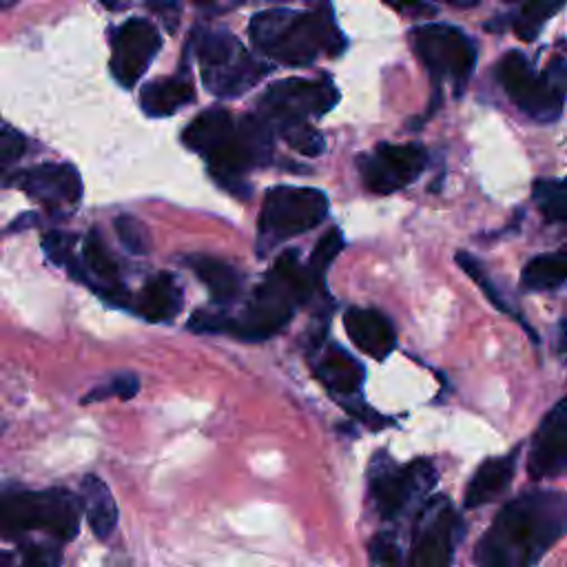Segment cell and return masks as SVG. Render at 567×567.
Segmentation results:
<instances>
[{
    "label": "cell",
    "mask_w": 567,
    "mask_h": 567,
    "mask_svg": "<svg viewBox=\"0 0 567 567\" xmlns=\"http://www.w3.org/2000/svg\"><path fill=\"white\" fill-rule=\"evenodd\" d=\"M436 483V467L427 458L394 463L383 450L370 461V494L383 518H394Z\"/></svg>",
    "instance_id": "obj_11"
},
{
    "label": "cell",
    "mask_w": 567,
    "mask_h": 567,
    "mask_svg": "<svg viewBox=\"0 0 567 567\" xmlns=\"http://www.w3.org/2000/svg\"><path fill=\"white\" fill-rule=\"evenodd\" d=\"M18 0H0V11H7L9 7H13Z\"/></svg>",
    "instance_id": "obj_41"
},
{
    "label": "cell",
    "mask_w": 567,
    "mask_h": 567,
    "mask_svg": "<svg viewBox=\"0 0 567 567\" xmlns=\"http://www.w3.org/2000/svg\"><path fill=\"white\" fill-rule=\"evenodd\" d=\"M412 44L436 89L452 80L456 93L463 91L476 64V47L465 31L452 24H423L412 31Z\"/></svg>",
    "instance_id": "obj_9"
},
{
    "label": "cell",
    "mask_w": 567,
    "mask_h": 567,
    "mask_svg": "<svg viewBox=\"0 0 567 567\" xmlns=\"http://www.w3.org/2000/svg\"><path fill=\"white\" fill-rule=\"evenodd\" d=\"M370 558L379 567H396L399 565V547L392 534H377L370 543Z\"/></svg>",
    "instance_id": "obj_37"
},
{
    "label": "cell",
    "mask_w": 567,
    "mask_h": 567,
    "mask_svg": "<svg viewBox=\"0 0 567 567\" xmlns=\"http://www.w3.org/2000/svg\"><path fill=\"white\" fill-rule=\"evenodd\" d=\"M275 2H281V0H275ZM284 2H286V0H284Z\"/></svg>",
    "instance_id": "obj_42"
},
{
    "label": "cell",
    "mask_w": 567,
    "mask_h": 567,
    "mask_svg": "<svg viewBox=\"0 0 567 567\" xmlns=\"http://www.w3.org/2000/svg\"><path fill=\"white\" fill-rule=\"evenodd\" d=\"M534 481L558 478L567 470V401L558 399L538 425L527 461Z\"/></svg>",
    "instance_id": "obj_16"
},
{
    "label": "cell",
    "mask_w": 567,
    "mask_h": 567,
    "mask_svg": "<svg viewBox=\"0 0 567 567\" xmlns=\"http://www.w3.org/2000/svg\"><path fill=\"white\" fill-rule=\"evenodd\" d=\"M567 501L560 492H525L503 505L476 545L478 567H534L565 534Z\"/></svg>",
    "instance_id": "obj_1"
},
{
    "label": "cell",
    "mask_w": 567,
    "mask_h": 567,
    "mask_svg": "<svg viewBox=\"0 0 567 567\" xmlns=\"http://www.w3.org/2000/svg\"><path fill=\"white\" fill-rule=\"evenodd\" d=\"M516 458H518V447H514L505 456L487 458L485 463H481L467 483L463 505L467 509H474V507L487 505L489 501L501 496L514 478Z\"/></svg>",
    "instance_id": "obj_20"
},
{
    "label": "cell",
    "mask_w": 567,
    "mask_h": 567,
    "mask_svg": "<svg viewBox=\"0 0 567 567\" xmlns=\"http://www.w3.org/2000/svg\"><path fill=\"white\" fill-rule=\"evenodd\" d=\"M75 248V237L69 233H60V230H51L42 237V250L47 252V257L55 264L69 270L71 277L82 281V266H80V257H75L73 252Z\"/></svg>",
    "instance_id": "obj_30"
},
{
    "label": "cell",
    "mask_w": 567,
    "mask_h": 567,
    "mask_svg": "<svg viewBox=\"0 0 567 567\" xmlns=\"http://www.w3.org/2000/svg\"><path fill=\"white\" fill-rule=\"evenodd\" d=\"M27 148V140L22 133H18L11 124L0 120V177L4 175V171L22 157Z\"/></svg>",
    "instance_id": "obj_36"
},
{
    "label": "cell",
    "mask_w": 567,
    "mask_h": 567,
    "mask_svg": "<svg viewBox=\"0 0 567 567\" xmlns=\"http://www.w3.org/2000/svg\"><path fill=\"white\" fill-rule=\"evenodd\" d=\"M463 525L447 496H432L423 503L410 547V567H450Z\"/></svg>",
    "instance_id": "obj_12"
},
{
    "label": "cell",
    "mask_w": 567,
    "mask_h": 567,
    "mask_svg": "<svg viewBox=\"0 0 567 567\" xmlns=\"http://www.w3.org/2000/svg\"><path fill=\"white\" fill-rule=\"evenodd\" d=\"M248 33L259 51L288 66H306L321 51L334 55L346 44L328 9H266L252 16Z\"/></svg>",
    "instance_id": "obj_3"
},
{
    "label": "cell",
    "mask_w": 567,
    "mask_h": 567,
    "mask_svg": "<svg viewBox=\"0 0 567 567\" xmlns=\"http://www.w3.org/2000/svg\"><path fill=\"white\" fill-rule=\"evenodd\" d=\"M197 60L206 89L224 100L239 97L268 73V66L224 29L197 35Z\"/></svg>",
    "instance_id": "obj_6"
},
{
    "label": "cell",
    "mask_w": 567,
    "mask_h": 567,
    "mask_svg": "<svg viewBox=\"0 0 567 567\" xmlns=\"http://www.w3.org/2000/svg\"><path fill=\"white\" fill-rule=\"evenodd\" d=\"M4 184L24 190L53 213L73 208L82 199V177L71 164H38L13 173Z\"/></svg>",
    "instance_id": "obj_15"
},
{
    "label": "cell",
    "mask_w": 567,
    "mask_h": 567,
    "mask_svg": "<svg viewBox=\"0 0 567 567\" xmlns=\"http://www.w3.org/2000/svg\"><path fill=\"white\" fill-rule=\"evenodd\" d=\"M532 197L545 219L556 224H563L567 219V186L563 179H536L532 186Z\"/></svg>",
    "instance_id": "obj_28"
},
{
    "label": "cell",
    "mask_w": 567,
    "mask_h": 567,
    "mask_svg": "<svg viewBox=\"0 0 567 567\" xmlns=\"http://www.w3.org/2000/svg\"><path fill=\"white\" fill-rule=\"evenodd\" d=\"M279 133L284 135V140L288 142L290 148H295L297 153H301L306 157H317V155H321L326 151V142H323L321 131H317L308 122L288 124V126L279 128Z\"/></svg>",
    "instance_id": "obj_33"
},
{
    "label": "cell",
    "mask_w": 567,
    "mask_h": 567,
    "mask_svg": "<svg viewBox=\"0 0 567 567\" xmlns=\"http://www.w3.org/2000/svg\"><path fill=\"white\" fill-rule=\"evenodd\" d=\"M162 49V35L153 22L144 18H128L111 38V73L124 86L131 89L146 73L151 62Z\"/></svg>",
    "instance_id": "obj_14"
},
{
    "label": "cell",
    "mask_w": 567,
    "mask_h": 567,
    "mask_svg": "<svg viewBox=\"0 0 567 567\" xmlns=\"http://www.w3.org/2000/svg\"><path fill=\"white\" fill-rule=\"evenodd\" d=\"M328 215V197L319 188L275 186L266 193L259 213V255L284 239L308 233Z\"/></svg>",
    "instance_id": "obj_8"
},
{
    "label": "cell",
    "mask_w": 567,
    "mask_h": 567,
    "mask_svg": "<svg viewBox=\"0 0 567 567\" xmlns=\"http://www.w3.org/2000/svg\"><path fill=\"white\" fill-rule=\"evenodd\" d=\"M80 494H82L80 503L84 507L91 532L97 538L106 540L113 534L115 525H117V505H115V498H113L111 489L106 487V483L100 476L86 474L82 478Z\"/></svg>",
    "instance_id": "obj_23"
},
{
    "label": "cell",
    "mask_w": 567,
    "mask_h": 567,
    "mask_svg": "<svg viewBox=\"0 0 567 567\" xmlns=\"http://www.w3.org/2000/svg\"><path fill=\"white\" fill-rule=\"evenodd\" d=\"M179 308H182V290L173 279V275L168 272H157L155 277H151L135 301V310L146 321H153V323L171 321L179 312Z\"/></svg>",
    "instance_id": "obj_22"
},
{
    "label": "cell",
    "mask_w": 567,
    "mask_h": 567,
    "mask_svg": "<svg viewBox=\"0 0 567 567\" xmlns=\"http://www.w3.org/2000/svg\"><path fill=\"white\" fill-rule=\"evenodd\" d=\"M339 100V91L328 78H288L270 84L259 100V117L270 128H284L308 117L326 115Z\"/></svg>",
    "instance_id": "obj_10"
},
{
    "label": "cell",
    "mask_w": 567,
    "mask_h": 567,
    "mask_svg": "<svg viewBox=\"0 0 567 567\" xmlns=\"http://www.w3.org/2000/svg\"><path fill=\"white\" fill-rule=\"evenodd\" d=\"M343 326L350 341L368 357L383 361L396 343V334L385 315L372 308H348Z\"/></svg>",
    "instance_id": "obj_18"
},
{
    "label": "cell",
    "mask_w": 567,
    "mask_h": 567,
    "mask_svg": "<svg viewBox=\"0 0 567 567\" xmlns=\"http://www.w3.org/2000/svg\"><path fill=\"white\" fill-rule=\"evenodd\" d=\"M204 157L217 184L237 197H250V186H246L244 173L270 162L272 128L259 115H246L233 126L230 135Z\"/></svg>",
    "instance_id": "obj_7"
},
{
    "label": "cell",
    "mask_w": 567,
    "mask_h": 567,
    "mask_svg": "<svg viewBox=\"0 0 567 567\" xmlns=\"http://www.w3.org/2000/svg\"><path fill=\"white\" fill-rule=\"evenodd\" d=\"M520 4V16L514 20V31L523 40H534L547 18H551L565 0H507Z\"/></svg>",
    "instance_id": "obj_29"
},
{
    "label": "cell",
    "mask_w": 567,
    "mask_h": 567,
    "mask_svg": "<svg viewBox=\"0 0 567 567\" xmlns=\"http://www.w3.org/2000/svg\"><path fill=\"white\" fill-rule=\"evenodd\" d=\"M315 374L332 394L352 396L361 390L365 370L348 350L328 343L323 350H319V359L315 361Z\"/></svg>",
    "instance_id": "obj_19"
},
{
    "label": "cell",
    "mask_w": 567,
    "mask_h": 567,
    "mask_svg": "<svg viewBox=\"0 0 567 567\" xmlns=\"http://www.w3.org/2000/svg\"><path fill=\"white\" fill-rule=\"evenodd\" d=\"M82 284L91 286L100 295H104L109 301L124 306L126 301V288L120 284V268L109 248L104 246L97 230H91L82 244Z\"/></svg>",
    "instance_id": "obj_17"
},
{
    "label": "cell",
    "mask_w": 567,
    "mask_h": 567,
    "mask_svg": "<svg viewBox=\"0 0 567 567\" xmlns=\"http://www.w3.org/2000/svg\"><path fill=\"white\" fill-rule=\"evenodd\" d=\"M498 80L507 97L529 117L538 122L560 117L567 86V66L563 55H556L543 73H536L520 51H507L498 62Z\"/></svg>",
    "instance_id": "obj_5"
},
{
    "label": "cell",
    "mask_w": 567,
    "mask_h": 567,
    "mask_svg": "<svg viewBox=\"0 0 567 567\" xmlns=\"http://www.w3.org/2000/svg\"><path fill=\"white\" fill-rule=\"evenodd\" d=\"M80 496L64 487L0 489V538L24 540L44 534L58 543L73 540L80 529Z\"/></svg>",
    "instance_id": "obj_4"
},
{
    "label": "cell",
    "mask_w": 567,
    "mask_h": 567,
    "mask_svg": "<svg viewBox=\"0 0 567 567\" xmlns=\"http://www.w3.org/2000/svg\"><path fill=\"white\" fill-rule=\"evenodd\" d=\"M456 264L485 290V295L489 297V301L501 310V312H509L507 310V303L501 299V295H498V290L494 288V284L487 279V272H485V268L481 266V261L478 259H474L470 252H465V250H461V252H456Z\"/></svg>",
    "instance_id": "obj_35"
},
{
    "label": "cell",
    "mask_w": 567,
    "mask_h": 567,
    "mask_svg": "<svg viewBox=\"0 0 567 567\" xmlns=\"http://www.w3.org/2000/svg\"><path fill=\"white\" fill-rule=\"evenodd\" d=\"M427 153L419 144L381 142L372 155L357 159L363 184L377 195H390L412 184L425 168Z\"/></svg>",
    "instance_id": "obj_13"
},
{
    "label": "cell",
    "mask_w": 567,
    "mask_h": 567,
    "mask_svg": "<svg viewBox=\"0 0 567 567\" xmlns=\"http://www.w3.org/2000/svg\"><path fill=\"white\" fill-rule=\"evenodd\" d=\"M182 2H184V0H148V7H151V11H155V13L166 22V27L173 31V29H175V22L179 20Z\"/></svg>",
    "instance_id": "obj_38"
},
{
    "label": "cell",
    "mask_w": 567,
    "mask_h": 567,
    "mask_svg": "<svg viewBox=\"0 0 567 567\" xmlns=\"http://www.w3.org/2000/svg\"><path fill=\"white\" fill-rule=\"evenodd\" d=\"M62 549L53 538L18 540L13 549H0V567H60Z\"/></svg>",
    "instance_id": "obj_27"
},
{
    "label": "cell",
    "mask_w": 567,
    "mask_h": 567,
    "mask_svg": "<svg viewBox=\"0 0 567 567\" xmlns=\"http://www.w3.org/2000/svg\"><path fill=\"white\" fill-rule=\"evenodd\" d=\"M319 286L301 266L297 250H284L272 270L252 290L241 315L199 310L188 319L193 332H226L244 341H264L279 332L299 303H306Z\"/></svg>",
    "instance_id": "obj_2"
},
{
    "label": "cell",
    "mask_w": 567,
    "mask_h": 567,
    "mask_svg": "<svg viewBox=\"0 0 567 567\" xmlns=\"http://www.w3.org/2000/svg\"><path fill=\"white\" fill-rule=\"evenodd\" d=\"M140 390V381L135 374L131 372H120L115 377H111L106 383L95 385L91 392H86L82 396V403H95V401H104L109 396H117V399H131L135 396Z\"/></svg>",
    "instance_id": "obj_34"
},
{
    "label": "cell",
    "mask_w": 567,
    "mask_h": 567,
    "mask_svg": "<svg viewBox=\"0 0 567 567\" xmlns=\"http://www.w3.org/2000/svg\"><path fill=\"white\" fill-rule=\"evenodd\" d=\"M343 250V235L339 228H330L315 246L310 261H308V272L315 279L317 286L323 288V275L328 270V266L334 261V257Z\"/></svg>",
    "instance_id": "obj_32"
},
{
    "label": "cell",
    "mask_w": 567,
    "mask_h": 567,
    "mask_svg": "<svg viewBox=\"0 0 567 567\" xmlns=\"http://www.w3.org/2000/svg\"><path fill=\"white\" fill-rule=\"evenodd\" d=\"M567 279V255L565 250L545 252L529 259L520 272V286L532 292L556 290Z\"/></svg>",
    "instance_id": "obj_26"
},
{
    "label": "cell",
    "mask_w": 567,
    "mask_h": 567,
    "mask_svg": "<svg viewBox=\"0 0 567 567\" xmlns=\"http://www.w3.org/2000/svg\"><path fill=\"white\" fill-rule=\"evenodd\" d=\"M235 120L226 109H208L202 111L195 120H190V124L182 133V142L190 151L206 155L230 135Z\"/></svg>",
    "instance_id": "obj_25"
},
{
    "label": "cell",
    "mask_w": 567,
    "mask_h": 567,
    "mask_svg": "<svg viewBox=\"0 0 567 567\" xmlns=\"http://www.w3.org/2000/svg\"><path fill=\"white\" fill-rule=\"evenodd\" d=\"M128 2H131V0H102V4H104L106 9H111V11H120V9L128 7Z\"/></svg>",
    "instance_id": "obj_40"
},
{
    "label": "cell",
    "mask_w": 567,
    "mask_h": 567,
    "mask_svg": "<svg viewBox=\"0 0 567 567\" xmlns=\"http://www.w3.org/2000/svg\"><path fill=\"white\" fill-rule=\"evenodd\" d=\"M115 235L120 239V244L131 252V255H148L153 239H151V230L148 226L133 217V215H117L115 221Z\"/></svg>",
    "instance_id": "obj_31"
},
{
    "label": "cell",
    "mask_w": 567,
    "mask_h": 567,
    "mask_svg": "<svg viewBox=\"0 0 567 567\" xmlns=\"http://www.w3.org/2000/svg\"><path fill=\"white\" fill-rule=\"evenodd\" d=\"M390 7L394 9H410V7H416L421 4L423 0H385ZM436 2H445L450 7H458V9H470V7H476L481 4V0H436Z\"/></svg>",
    "instance_id": "obj_39"
},
{
    "label": "cell",
    "mask_w": 567,
    "mask_h": 567,
    "mask_svg": "<svg viewBox=\"0 0 567 567\" xmlns=\"http://www.w3.org/2000/svg\"><path fill=\"white\" fill-rule=\"evenodd\" d=\"M195 100V89L188 78L173 75L159 78L142 86L140 106L148 117H168L177 113L182 106Z\"/></svg>",
    "instance_id": "obj_21"
},
{
    "label": "cell",
    "mask_w": 567,
    "mask_h": 567,
    "mask_svg": "<svg viewBox=\"0 0 567 567\" xmlns=\"http://www.w3.org/2000/svg\"><path fill=\"white\" fill-rule=\"evenodd\" d=\"M186 264L208 288L210 297L217 303H230L233 299H237L241 290V277L228 261L208 255H190Z\"/></svg>",
    "instance_id": "obj_24"
}]
</instances>
